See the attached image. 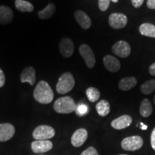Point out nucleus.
<instances>
[{"label": "nucleus", "instance_id": "26", "mask_svg": "<svg viewBox=\"0 0 155 155\" xmlns=\"http://www.w3.org/2000/svg\"><path fill=\"white\" fill-rule=\"evenodd\" d=\"M111 0H98V7L101 11L105 12L109 7Z\"/></svg>", "mask_w": 155, "mask_h": 155}, {"label": "nucleus", "instance_id": "16", "mask_svg": "<svg viewBox=\"0 0 155 155\" xmlns=\"http://www.w3.org/2000/svg\"><path fill=\"white\" fill-rule=\"evenodd\" d=\"M74 16L78 25L84 30H88L91 26V20L90 17L83 11H76L75 12Z\"/></svg>", "mask_w": 155, "mask_h": 155}, {"label": "nucleus", "instance_id": "23", "mask_svg": "<svg viewBox=\"0 0 155 155\" xmlns=\"http://www.w3.org/2000/svg\"><path fill=\"white\" fill-rule=\"evenodd\" d=\"M55 6L54 4L50 3L44 9L38 12L39 18L41 19H47L53 17L55 12Z\"/></svg>", "mask_w": 155, "mask_h": 155}, {"label": "nucleus", "instance_id": "28", "mask_svg": "<svg viewBox=\"0 0 155 155\" xmlns=\"http://www.w3.org/2000/svg\"><path fill=\"white\" fill-rule=\"evenodd\" d=\"M81 155H98V153L94 147H90L81 153Z\"/></svg>", "mask_w": 155, "mask_h": 155}, {"label": "nucleus", "instance_id": "4", "mask_svg": "<svg viewBox=\"0 0 155 155\" xmlns=\"http://www.w3.org/2000/svg\"><path fill=\"white\" fill-rule=\"evenodd\" d=\"M143 139L139 136H132V137H128L124 139L121 141L122 149L126 151H133L138 150L141 149L143 146Z\"/></svg>", "mask_w": 155, "mask_h": 155}, {"label": "nucleus", "instance_id": "36", "mask_svg": "<svg viewBox=\"0 0 155 155\" xmlns=\"http://www.w3.org/2000/svg\"><path fill=\"white\" fill-rule=\"evenodd\" d=\"M153 100H154V104H155V96H154V99H153Z\"/></svg>", "mask_w": 155, "mask_h": 155}, {"label": "nucleus", "instance_id": "13", "mask_svg": "<svg viewBox=\"0 0 155 155\" xmlns=\"http://www.w3.org/2000/svg\"><path fill=\"white\" fill-rule=\"evenodd\" d=\"M132 123V118L129 115H123L111 121V127L117 130H121L129 127Z\"/></svg>", "mask_w": 155, "mask_h": 155}, {"label": "nucleus", "instance_id": "8", "mask_svg": "<svg viewBox=\"0 0 155 155\" xmlns=\"http://www.w3.org/2000/svg\"><path fill=\"white\" fill-rule=\"evenodd\" d=\"M112 52L120 58H126L130 55L131 47L127 42L121 40L114 45L112 47Z\"/></svg>", "mask_w": 155, "mask_h": 155}, {"label": "nucleus", "instance_id": "27", "mask_svg": "<svg viewBox=\"0 0 155 155\" xmlns=\"http://www.w3.org/2000/svg\"><path fill=\"white\" fill-rule=\"evenodd\" d=\"M75 111H76L77 114H78V115L83 116L86 114H87V112H88V106L85 105V104H79V105L78 106V107H76Z\"/></svg>", "mask_w": 155, "mask_h": 155}, {"label": "nucleus", "instance_id": "3", "mask_svg": "<svg viewBox=\"0 0 155 155\" xmlns=\"http://www.w3.org/2000/svg\"><path fill=\"white\" fill-rule=\"evenodd\" d=\"M75 86V79L72 73L67 72L61 75L56 85V90L58 94H65L71 91Z\"/></svg>", "mask_w": 155, "mask_h": 155}, {"label": "nucleus", "instance_id": "34", "mask_svg": "<svg viewBox=\"0 0 155 155\" xmlns=\"http://www.w3.org/2000/svg\"><path fill=\"white\" fill-rule=\"evenodd\" d=\"M140 124H141L140 128L141 129H143V130H146V129H147V125H144L143 123H141Z\"/></svg>", "mask_w": 155, "mask_h": 155}, {"label": "nucleus", "instance_id": "18", "mask_svg": "<svg viewBox=\"0 0 155 155\" xmlns=\"http://www.w3.org/2000/svg\"><path fill=\"white\" fill-rule=\"evenodd\" d=\"M137 84V81L134 77H126L121 79L119 83V88L120 90L127 91L131 90Z\"/></svg>", "mask_w": 155, "mask_h": 155}, {"label": "nucleus", "instance_id": "24", "mask_svg": "<svg viewBox=\"0 0 155 155\" xmlns=\"http://www.w3.org/2000/svg\"><path fill=\"white\" fill-rule=\"evenodd\" d=\"M140 89L141 93L145 95L152 94L155 91V79L147 81L141 84Z\"/></svg>", "mask_w": 155, "mask_h": 155}, {"label": "nucleus", "instance_id": "6", "mask_svg": "<svg viewBox=\"0 0 155 155\" xmlns=\"http://www.w3.org/2000/svg\"><path fill=\"white\" fill-rule=\"evenodd\" d=\"M79 53L84 59L87 67L89 68H93L96 64V58L91 48L88 45L83 44L79 48Z\"/></svg>", "mask_w": 155, "mask_h": 155}, {"label": "nucleus", "instance_id": "32", "mask_svg": "<svg viewBox=\"0 0 155 155\" xmlns=\"http://www.w3.org/2000/svg\"><path fill=\"white\" fill-rule=\"evenodd\" d=\"M147 5L151 9H155V0H147Z\"/></svg>", "mask_w": 155, "mask_h": 155}, {"label": "nucleus", "instance_id": "29", "mask_svg": "<svg viewBox=\"0 0 155 155\" xmlns=\"http://www.w3.org/2000/svg\"><path fill=\"white\" fill-rule=\"evenodd\" d=\"M144 3V0H131V4L135 8H139Z\"/></svg>", "mask_w": 155, "mask_h": 155}, {"label": "nucleus", "instance_id": "5", "mask_svg": "<svg viewBox=\"0 0 155 155\" xmlns=\"http://www.w3.org/2000/svg\"><path fill=\"white\" fill-rule=\"evenodd\" d=\"M55 134V129L48 125L39 126L32 133V136L36 140H48L53 138Z\"/></svg>", "mask_w": 155, "mask_h": 155}, {"label": "nucleus", "instance_id": "10", "mask_svg": "<svg viewBox=\"0 0 155 155\" xmlns=\"http://www.w3.org/2000/svg\"><path fill=\"white\" fill-rule=\"evenodd\" d=\"M88 138V131L86 129H78L73 134L71 137V144L75 147H80L86 142Z\"/></svg>", "mask_w": 155, "mask_h": 155}, {"label": "nucleus", "instance_id": "12", "mask_svg": "<svg viewBox=\"0 0 155 155\" xmlns=\"http://www.w3.org/2000/svg\"><path fill=\"white\" fill-rule=\"evenodd\" d=\"M15 133L14 126L11 124H0V141H6L11 139Z\"/></svg>", "mask_w": 155, "mask_h": 155}, {"label": "nucleus", "instance_id": "33", "mask_svg": "<svg viewBox=\"0 0 155 155\" xmlns=\"http://www.w3.org/2000/svg\"><path fill=\"white\" fill-rule=\"evenodd\" d=\"M149 72L151 75L155 76V63H152L149 68Z\"/></svg>", "mask_w": 155, "mask_h": 155}, {"label": "nucleus", "instance_id": "25", "mask_svg": "<svg viewBox=\"0 0 155 155\" xmlns=\"http://www.w3.org/2000/svg\"><path fill=\"white\" fill-rule=\"evenodd\" d=\"M87 98L91 102H96L100 98V91L98 88L94 87H90L86 91Z\"/></svg>", "mask_w": 155, "mask_h": 155}, {"label": "nucleus", "instance_id": "17", "mask_svg": "<svg viewBox=\"0 0 155 155\" xmlns=\"http://www.w3.org/2000/svg\"><path fill=\"white\" fill-rule=\"evenodd\" d=\"M13 11L7 6H0V25H7L12 21Z\"/></svg>", "mask_w": 155, "mask_h": 155}, {"label": "nucleus", "instance_id": "19", "mask_svg": "<svg viewBox=\"0 0 155 155\" xmlns=\"http://www.w3.org/2000/svg\"><path fill=\"white\" fill-rule=\"evenodd\" d=\"M96 109L98 115L104 117V116H106L110 113L111 107H110L109 103L107 101L101 100L97 103Z\"/></svg>", "mask_w": 155, "mask_h": 155}, {"label": "nucleus", "instance_id": "20", "mask_svg": "<svg viewBox=\"0 0 155 155\" xmlns=\"http://www.w3.org/2000/svg\"><path fill=\"white\" fill-rule=\"evenodd\" d=\"M152 106L151 102L147 98L142 100L141 102L140 108H139V112L141 116L147 118L149 117L152 113Z\"/></svg>", "mask_w": 155, "mask_h": 155}, {"label": "nucleus", "instance_id": "22", "mask_svg": "<svg viewBox=\"0 0 155 155\" xmlns=\"http://www.w3.org/2000/svg\"><path fill=\"white\" fill-rule=\"evenodd\" d=\"M15 7L22 12H31L34 10L33 5L25 0H15Z\"/></svg>", "mask_w": 155, "mask_h": 155}, {"label": "nucleus", "instance_id": "11", "mask_svg": "<svg viewBox=\"0 0 155 155\" xmlns=\"http://www.w3.org/2000/svg\"><path fill=\"white\" fill-rule=\"evenodd\" d=\"M33 152L37 154L47 152L53 148V143L49 140H36L31 144Z\"/></svg>", "mask_w": 155, "mask_h": 155}, {"label": "nucleus", "instance_id": "35", "mask_svg": "<svg viewBox=\"0 0 155 155\" xmlns=\"http://www.w3.org/2000/svg\"><path fill=\"white\" fill-rule=\"evenodd\" d=\"M111 2H113L114 3H117L118 2V1H119V0H111Z\"/></svg>", "mask_w": 155, "mask_h": 155}, {"label": "nucleus", "instance_id": "2", "mask_svg": "<svg viewBox=\"0 0 155 155\" xmlns=\"http://www.w3.org/2000/svg\"><path fill=\"white\" fill-rule=\"evenodd\" d=\"M53 108L58 114H70L75 111L76 105L71 97L64 96L55 101Z\"/></svg>", "mask_w": 155, "mask_h": 155}, {"label": "nucleus", "instance_id": "7", "mask_svg": "<svg viewBox=\"0 0 155 155\" xmlns=\"http://www.w3.org/2000/svg\"><path fill=\"white\" fill-rule=\"evenodd\" d=\"M127 17L122 13H112L108 17V24L116 30L124 28L127 25Z\"/></svg>", "mask_w": 155, "mask_h": 155}, {"label": "nucleus", "instance_id": "30", "mask_svg": "<svg viewBox=\"0 0 155 155\" xmlns=\"http://www.w3.org/2000/svg\"><path fill=\"white\" fill-rule=\"evenodd\" d=\"M151 146L153 150L155 151V127L152 130V134H151Z\"/></svg>", "mask_w": 155, "mask_h": 155}, {"label": "nucleus", "instance_id": "31", "mask_svg": "<svg viewBox=\"0 0 155 155\" xmlns=\"http://www.w3.org/2000/svg\"><path fill=\"white\" fill-rule=\"evenodd\" d=\"M5 83V76L2 70L0 68V88L4 86Z\"/></svg>", "mask_w": 155, "mask_h": 155}, {"label": "nucleus", "instance_id": "9", "mask_svg": "<svg viewBox=\"0 0 155 155\" xmlns=\"http://www.w3.org/2000/svg\"><path fill=\"white\" fill-rule=\"evenodd\" d=\"M59 50L63 57H71L74 53V44L72 40L68 38L62 39L59 43Z\"/></svg>", "mask_w": 155, "mask_h": 155}, {"label": "nucleus", "instance_id": "1", "mask_svg": "<svg viewBox=\"0 0 155 155\" xmlns=\"http://www.w3.org/2000/svg\"><path fill=\"white\" fill-rule=\"evenodd\" d=\"M35 99L42 104H48L53 101L54 94L50 85L45 81L38 83L33 92Z\"/></svg>", "mask_w": 155, "mask_h": 155}, {"label": "nucleus", "instance_id": "21", "mask_svg": "<svg viewBox=\"0 0 155 155\" xmlns=\"http://www.w3.org/2000/svg\"><path fill=\"white\" fill-rule=\"evenodd\" d=\"M139 32L142 35L155 38V26L150 23H144L139 27Z\"/></svg>", "mask_w": 155, "mask_h": 155}, {"label": "nucleus", "instance_id": "14", "mask_svg": "<svg viewBox=\"0 0 155 155\" xmlns=\"http://www.w3.org/2000/svg\"><path fill=\"white\" fill-rule=\"evenodd\" d=\"M104 64L106 68L112 73H116L121 68V63L117 58L114 56L107 55L104 58Z\"/></svg>", "mask_w": 155, "mask_h": 155}, {"label": "nucleus", "instance_id": "15", "mask_svg": "<svg viewBox=\"0 0 155 155\" xmlns=\"http://www.w3.org/2000/svg\"><path fill=\"white\" fill-rule=\"evenodd\" d=\"M36 81L35 70L33 67L28 66L23 70L20 75V81L22 83H28L33 86Z\"/></svg>", "mask_w": 155, "mask_h": 155}, {"label": "nucleus", "instance_id": "37", "mask_svg": "<svg viewBox=\"0 0 155 155\" xmlns=\"http://www.w3.org/2000/svg\"><path fill=\"white\" fill-rule=\"evenodd\" d=\"M119 155H127V154H119Z\"/></svg>", "mask_w": 155, "mask_h": 155}]
</instances>
